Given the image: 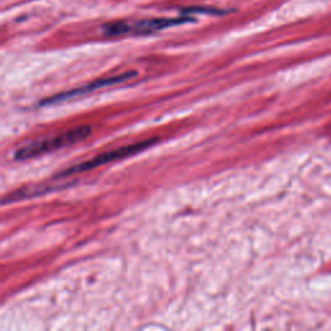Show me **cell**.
Segmentation results:
<instances>
[{"label":"cell","mask_w":331,"mask_h":331,"mask_svg":"<svg viewBox=\"0 0 331 331\" xmlns=\"http://www.w3.org/2000/svg\"><path fill=\"white\" fill-rule=\"evenodd\" d=\"M91 131L92 129L89 126H80L76 128L62 132L58 136L36 140V141H32V143H29L27 145L16 150L15 159L27 160L31 159V158L40 157L43 154L51 153V152H56V150L62 149V148H68V146H72L74 144L86 140L91 135Z\"/></svg>","instance_id":"6da1fadb"},{"label":"cell","mask_w":331,"mask_h":331,"mask_svg":"<svg viewBox=\"0 0 331 331\" xmlns=\"http://www.w3.org/2000/svg\"><path fill=\"white\" fill-rule=\"evenodd\" d=\"M194 21V18L188 15H182L181 17L175 18H149V20H140L135 22L117 21L110 22L102 26V32L105 36H121V35H148L152 32H157L160 30L168 29L172 26L181 25L185 22Z\"/></svg>","instance_id":"7a4b0ae2"},{"label":"cell","mask_w":331,"mask_h":331,"mask_svg":"<svg viewBox=\"0 0 331 331\" xmlns=\"http://www.w3.org/2000/svg\"><path fill=\"white\" fill-rule=\"evenodd\" d=\"M157 141L158 139L144 140V141H140V143H135L131 144V145H126L122 146V148H117V149L109 150V152H105L102 154H99V155H96L92 159L86 160V162H82V163L79 164H75L73 167L61 172L58 176H70V175L79 174V172H86L88 170H92V168L100 167V166H103V164L110 163V162H115V160L131 157L133 154H137L140 152L150 148V146L154 145Z\"/></svg>","instance_id":"3957f363"},{"label":"cell","mask_w":331,"mask_h":331,"mask_svg":"<svg viewBox=\"0 0 331 331\" xmlns=\"http://www.w3.org/2000/svg\"><path fill=\"white\" fill-rule=\"evenodd\" d=\"M133 76H136V72H127L123 73V74L115 75V76H109V78H102L99 79V80H95V82L89 83L87 86L79 87V88L72 89V91H68V92L58 93L53 97H48L46 100L40 101V105H53V103H60L65 100H70V99H74L76 96H82V95H87V93H91L93 91H97V89L105 88V87L114 86L118 83H123L126 80H129Z\"/></svg>","instance_id":"277c9868"},{"label":"cell","mask_w":331,"mask_h":331,"mask_svg":"<svg viewBox=\"0 0 331 331\" xmlns=\"http://www.w3.org/2000/svg\"><path fill=\"white\" fill-rule=\"evenodd\" d=\"M198 12H202V13H211V15H224L227 13L225 11H220V9H216V8H206V7H192L186 8V9H182V13L184 15H188V13H198Z\"/></svg>","instance_id":"5b68a950"}]
</instances>
